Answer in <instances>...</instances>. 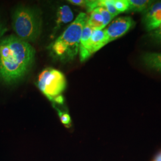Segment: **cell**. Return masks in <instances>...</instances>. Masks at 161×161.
I'll list each match as a JSON object with an SVG mask.
<instances>
[{"label":"cell","instance_id":"1","mask_svg":"<svg viewBox=\"0 0 161 161\" xmlns=\"http://www.w3.org/2000/svg\"><path fill=\"white\" fill-rule=\"evenodd\" d=\"M31 45L11 35L0 41V79L12 84L21 79L31 68L35 57Z\"/></svg>","mask_w":161,"mask_h":161},{"label":"cell","instance_id":"2","mask_svg":"<svg viewBox=\"0 0 161 161\" xmlns=\"http://www.w3.org/2000/svg\"><path fill=\"white\" fill-rule=\"evenodd\" d=\"M88 16L80 13L51 46L52 52L63 61L74 59L79 53L82 31Z\"/></svg>","mask_w":161,"mask_h":161},{"label":"cell","instance_id":"3","mask_svg":"<svg viewBox=\"0 0 161 161\" xmlns=\"http://www.w3.org/2000/svg\"><path fill=\"white\" fill-rule=\"evenodd\" d=\"M12 27L16 36L27 42L38 39L41 29V18L35 9L20 6L14 10L12 16Z\"/></svg>","mask_w":161,"mask_h":161},{"label":"cell","instance_id":"4","mask_svg":"<svg viewBox=\"0 0 161 161\" xmlns=\"http://www.w3.org/2000/svg\"><path fill=\"white\" fill-rule=\"evenodd\" d=\"M37 86L42 93L53 103H64L62 94L66 86V80L62 72L52 68L43 70L38 76Z\"/></svg>","mask_w":161,"mask_h":161},{"label":"cell","instance_id":"5","mask_svg":"<svg viewBox=\"0 0 161 161\" xmlns=\"http://www.w3.org/2000/svg\"><path fill=\"white\" fill-rule=\"evenodd\" d=\"M109 43L105 29L93 30L90 39L86 46L79 49L81 62H84L96 52Z\"/></svg>","mask_w":161,"mask_h":161},{"label":"cell","instance_id":"6","mask_svg":"<svg viewBox=\"0 0 161 161\" xmlns=\"http://www.w3.org/2000/svg\"><path fill=\"white\" fill-rule=\"evenodd\" d=\"M135 25V22L131 17L125 16L115 19L109 26L105 29L108 37L109 42L115 41L122 36L132 29Z\"/></svg>","mask_w":161,"mask_h":161},{"label":"cell","instance_id":"7","mask_svg":"<svg viewBox=\"0 0 161 161\" xmlns=\"http://www.w3.org/2000/svg\"><path fill=\"white\" fill-rule=\"evenodd\" d=\"M142 22L147 31L158 29L161 24V1L153 3L143 13Z\"/></svg>","mask_w":161,"mask_h":161},{"label":"cell","instance_id":"8","mask_svg":"<svg viewBox=\"0 0 161 161\" xmlns=\"http://www.w3.org/2000/svg\"><path fill=\"white\" fill-rule=\"evenodd\" d=\"M141 60L147 68L161 72V53H146Z\"/></svg>","mask_w":161,"mask_h":161},{"label":"cell","instance_id":"9","mask_svg":"<svg viewBox=\"0 0 161 161\" xmlns=\"http://www.w3.org/2000/svg\"><path fill=\"white\" fill-rule=\"evenodd\" d=\"M74 19V14L69 6H60L57 12L56 28L62 26L64 24L70 22Z\"/></svg>","mask_w":161,"mask_h":161},{"label":"cell","instance_id":"10","mask_svg":"<svg viewBox=\"0 0 161 161\" xmlns=\"http://www.w3.org/2000/svg\"><path fill=\"white\" fill-rule=\"evenodd\" d=\"M90 15L88 18L87 23L93 30H102L103 29V18L101 14L96 10L90 13Z\"/></svg>","mask_w":161,"mask_h":161},{"label":"cell","instance_id":"11","mask_svg":"<svg viewBox=\"0 0 161 161\" xmlns=\"http://www.w3.org/2000/svg\"><path fill=\"white\" fill-rule=\"evenodd\" d=\"M129 3V9L128 12H145L152 4L153 1L150 0H128Z\"/></svg>","mask_w":161,"mask_h":161},{"label":"cell","instance_id":"12","mask_svg":"<svg viewBox=\"0 0 161 161\" xmlns=\"http://www.w3.org/2000/svg\"><path fill=\"white\" fill-rule=\"evenodd\" d=\"M97 7H104L114 18L120 13L115 8V6L114 5L113 0H97Z\"/></svg>","mask_w":161,"mask_h":161},{"label":"cell","instance_id":"13","mask_svg":"<svg viewBox=\"0 0 161 161\" xmlns=\"http://www.w3.org/2000/svg\"><path fill=\"white\" fill-rule=\"evenodd\" d=\"M93 29L90 26V25L86 22V25L84 26V28L82 31V34L80 37V48H82L86 46L89 40L91 38L92 35ZM79 48V49H80Z\"/></svg>","mask_w":161,"mask_h":161},{"label":"cell","instance_id":"14","mask_svg":"<svg viewBox=\"0 0 161 161\" xmlns=\"http://www.w3.org/2000/svg\"><path fill=\"white\" fill-rule=\"evenodd\" d=\"M115 8L119 13L128 12L129 9V3L128 0H113Z\"/></svg>","mask_w":161,"mask_h":161},{"label":"cell","instance_id":"15","mask_svg":"<svg viewBox=\"0 0 161 161\" xmlns=\"http://www.w3.org/2000/svg\"><path fill=\"white\" fill-rule=\"evenodd\" d=\"M94 10H96L102 16V17L103 18L104 26L105 28L111 22V20L114 17L112 16V15L110 14L109 12L103 7H98Z\"/></svg>","mask_w":161,"mask_h":161},{"label":"cell","instance_id":"16","mask_svg":"<svg viewBox=\"0 0 161 161\" xmlns=\"http://www.w3.org/2000/svg\"><path fill=\"white\" fill-rule=\"evenodd\" d=\"M56 109L58 111V115L62 123L66 127H70L72 121L69 114L66 112H63L61 110L58 109L56 108Z\"/></svg>","mask_w":161,"mask_h":161},{"label":"cell","instance_id":"17","mask_svg":"<svg viewBox=\"0 0 161 161\" xmlns=\"http://www.w3.org/2000/svg\"><path fill=\"white\" fill-rule=\"evenodd\" d=\"M149 37L154 42L161 45V29H156L150 32Z\"/></svg>","mask_w":161,"mask_h":161},{"label":"cell","instance_id":"18","mask_svg":"<svg viewBox=\"0 0 161 161\" xmlns=\"http://www.w3.org/2000/svg\"><path fill=\"white\" fill-rule=\"evenodd\" d=\"M87 1H85V0H69L68 1V2L73 5L85 7H86Z\"/></svg>","mask_w":161,"mask_h":161},{"label":"cell","instance_id":"19","mask_svg":"<svg viewBox=\"0 0 161 161\" xmlns=\"http://www.w3.org/2000/svg\"><path fill=\"white\" fill-rule=\"evenodd\" d=\"M6 31H7V28L5 27V26L4 25V24L3 23L0 19V41L1 40L2 36H3V35L4 34Z\"/></svg>","mask_w":161,"mask_h":161},{"label":"cell","instance_id":"20","mask_svg":"<svg viewBox=\"0 0 161 161\" xmlns=\"http://www.w3.org/2000/svg\"><path fill=\"white\" fill-rule=\"evenodd\" d=\"M152 161H161V151L156 155Z\"/></svg>","mask_w":161,"mask_h":161},{"label":"cell","instance_id":"21","mask_svg":"<svg viewBox=\"0 0 161 161\" xmlns=\"http://www.w3.org/2000/svg\"><path fill=\"white\" fill-rule=\"evenodd\" d=\"M158 29H161V24L160 25V26H159V27L158 28Z\"/></svg>","mask_w":161,"mask_h":161}]
</instances>
